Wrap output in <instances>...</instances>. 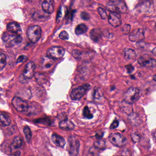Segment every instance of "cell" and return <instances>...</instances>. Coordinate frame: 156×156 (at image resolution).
Masks as SVG:
<instances>
[{
    "label": "cell",
    "mask_w": 156,
    "mask_h": 156,
    "mask_svg": "<svg viewBox=\"0 0 156 156\" xmlns=\"http://www.w3.org/2000/svg\"><path fill=\"white\" fill-rule=\"evenodd\" d=\"M23 144V141L19 136H16L14 139L13 142L12 143V147L14 149L20 148Z\"/></svg>",
    "instance_id": "26"
},
{
    "label": "cell",
    "mask_w": 156,
    "mask_h": 156,
    "mask_svg": "<svg viewBox=\"0 0 156 156\" xmlns=\"http://www.w3.org/2000/svg\"><path fill=\"white\" fill-rule=\"evenodd\" d=\"M153 80H154V81L156 82V74L154 76V77H153Z\"/></svg>",
    "instance_id": "46"
},
{
    "label": "cell",
    "mask_w": 156,
    "mask_h": 156,
    "mask_svg": "<svg viewBox=\"0 0 156 156\" xmlns=\"http://www.w3.org/2000/svg\"><path fill=\"white\" fill-rule=\"evenodd\" d=\"M83 116L84 117L88 119H92L93 117V115L91 113L89 107L87 106H85L83 110Z\"/></svg>",
    "instance_id": "28"
},
{
    "label": "cell",
    "mask_w": 156,
    "mask_h": 156,
    "mask_svg": "<svg viewBox=\"0 0 156 156\" xmlns=\"http://www.w3.org/2000/svg\"><path fill=\"white\" fill-rule=\"evenodd\" d=\"M6 63V56L3 53H0V70H2L5 67Z\"/></svg>",
    "instance_id": "29"
},
{
    "label": "cell",
    "mask_w": 156,
    "mask_h": 156,
    "mask_svg": "<svg viewBox=\"0 0 156 156\" xmlns=\"http://www.w3.org/2000/svg\"><path fill=\"white\" fill-rule=\"evenodd\" d=\"M3 40L7 46L12 47L21 43L23 38L20 35L13 34L8 31L3 34Z\"/></svg>",
    "instance_id": "2"
},
{
    "label": "cell",
    "mask_w": 156,
    "mask_h": 156,
    "mask_svg": "<svg viewBox=\"0 0 156 156\" xmlns=\"http://www.w3.org/2000/svg\"><path fill=\"white\" fill-rule=\"evenodd\" d=\"M51 139L54 143L58 147H64L66 145V142L65 139L56 134L52 135Z\"/></svg>",
    "instance_id": "18"
},
{
    "label": "cell",
    "mask_w": 156,
    "mask_h": 156,
    "mask_svg": "<svg viewBox=\"0 0 156 156\" xmlns=\"http://www.w3.org/2000/svg\"><path fill=\"white\" fill-rule=\"evenodd\" d=\"M59 127L62 130L66 131H71L75 128V125L72 122L68 119L61 121L59 124Z\"/></svg>",
    "instance_id": "17"
},
{
    "label": "cell",
    "mask_w": 156,
    "mask_h": 156,
    "mask_svg": "<svg viewBox=\"0 0 156 156\" xmlns=\"http://www.w3.org/2000/svg\"><path fill=\"white\" fill-rule=\"evenodd\" d=\"M132 104L131 103H128L125 101L122 103V109L128 115L133 113V109Z\"/></svg>",
    "instance_id": "23"
},
{
    "label": "cell",
    "mask_w": 156,
    "mask_h": 156,
    "mask_svg": "<svg viewBox=\"0 0 156 156\" xmlns=\"http://www.w3.org/2000/svg\"><path fill=\"white\" fill-rule=\"evenodd\" d=\"M37 123L39 124H42L45 125H50L51 122H50V120L46 118H43V119H38L36 121Z\"/></svg>",
    "instance_id": "33"
},
{
    "label": "cell",
    "mask_w": 156,
    "mask_h": 156,
    "mask_svg": "<svg viewBox=\"0 0 156 156\" xmlns=\"http://www.w3.org/2000/svg\"><path fill=\"white\" fill-rule=\"evenodd\" d=\"M151 5V3L148 0H144L137 4L135 7L136 13H145L149 10Z\"/></svg>",
    "instance_id": "15"
},
{
    "label": "cell",
    "mask_w": 156,
    "mask_h": 156,
    "mask_svg": "<svg viewBox=\"0 0 156 156\" xmlns=\"http://www.w3.org/2000/svg\"><path fill=\"white\" fill-rule=\"evenodd\" d=\"M129 120L131 123L135 126H138L141 124V119L138 115L133 113L129 115Z\"/></svg>",
    "instance_id": "21"
},
{
    "label": "cell",
    "mask_w": 156,
    "mask_h": 156,
    "mask_svg": "<svg viewBox=\"0 0 156 156\" xmlns=\"http://www.w3.org/2000/svg\"><path fill=\"white\" fill-rule=\"evenodd\" d=\"M124 58L126 61L134 60L136 57V52L131 49H125L124 50Z\"/></svg>",
    "instance_id": "19"
},
{
    "label": "cell",
    "mask_w": 156,
    "mask_h": 156,
    "mask_svg": "<svg viewBox=\"0 0 156 156\" xmlns=\"http://www.w3.org/2000/svg\"><path fill=\"white\" fill-rule=\"evenodd\" d=\"M69 152V154L72 156H76L79 154L80 143L79 140L73 136H70L68 139Z\"/></svg>",
    "instance_id": "8"
},
{
    "label": "cell",
    "mask_w": 156,
    "mask_h": 156,
    "mask_svg": "<svg viewBox=\"0 0 156 156\" xmlns=\"http://www.w3.org/2000/svg\"><path fill=\"white\" fill-rule=\"evenodd\" d=\"M72 55L76 59H80L82 56V53L80 50L78 49H74L72 51Z\"/></svg>",
    "instance_id": "36"
},
{
    "label": "cell",
    "mask_w": 156,
    "mask_h": 156,
    "mask_svg": "<svg viewBox=\"0 0 156 156\" xmlns=\"http://www.w3.org/2000/svg\"><path fill=\"white\" fill-rule=\"evenodd\" d=\"M34 76L36 80L38 83L43 84L46 82L47 78L45 75L43 73H35Z\"/></svg>",
    "instance_id": "25"
},
{
    "label": "cell",
    "mask_w": 156,
    "mask_h": 156,
    "mask_svg": "<svg viewBox=\"0 0 156 156\" xmlns=\"http://www.w3.org/2000/svg\"><path fill=\"white\" fill-rule=\"evenodd\" d=\"M102 36V33L101 29L94 28L90 32V37L94 42H97Z\"/></svg>",
    "instance_id": "20"
},
{
    "label": "cell",
    "mask_w": 156,
    "mask_h": 156,
    "mask_svg": "<svg viewBox=\"0 0 156 156\" xmlns=\"http://www.w3.org/2000/svg\"><path fill=\"white\" fill-rule=\"evenodd\" d=\"M0 123L4 126H8L11 124V120L8 116L1 114H0Z\"/></svg>",
    "instance_id": "27"
},
{
    "label": "cell",
    "mask_w": 156,
    "mask_h": 156,
    "mask_svg": "<svg viewBox=\"0 0 156 156\" xmlns=\"http://www.w3.org/2000/svg\"><path fill=\"white\" fill-rule=\"evenodd\" d=\"M28 39L32 43H35L40 39L42 34L41 27L38 25L30 27L27 30Z\"/></svg>",
    "instance_id": "5"
},
{
    "label": "cell",
    "mask_w": 156,
    "mask_h": 156,
    "mask_svg": "<svg viewBox=\"0 0 156 156\" xmlns=\"http://www.w3.org/2000/svg\"><path fill=\"white\" fill-rule=\"evenodd\" d=\"M109 140L113 145L117 147H122L127 143L126 138L119 133L111 134L109 136Z\"/></svg>",
    "instance_id": "7"
},
{
    "label": "cell",
    "mask_w": 156,
    "mask_h": 156,
    "mask_svg": "<svg viewBox=\"0 0 156 156\" xmlns=\"http://www.w3.org/2000/svg\"><path fill=\"white\" fill-rule=\"evenodd\" d=\"M108 21L110 24L115 27L120 26L122 23L121 16L115 12L110 13L108 16Z\"/></svg>",
    "instance_id": "13"
},
{
    "label": "cell",
    "mask_w": 156,
    "mask_h": 156,
    "mask_svg": "<svg viewBox=\"0 0 156 156\" xmlns=\"http://www.w3.org/2000/svg\"><path fill=\"white\" fill-rule=\"evenodd\" d=\"M80 16L82 19L84 20H88L90 19V15L88 13H86V12H81L80 14Z\"/></svg>",
    "instance_id": "39"
},
{
    "label": "cell",
    "mask_w": 156,
    "mask_h": 156,
    "mask_svg": "<svg viewBox=\"0 0 156 156\" xmlns=\"http://www.w3.org/2000/svg\"><path fill=\"white\" fill-rule=\"evenodd\" d=\"M12 103L13 106L18 111L25 112L28 110V103L19 97H14L12 100Z\"/></svg>",
    "instance_id": "9"
},
{
    "label": "cell",
    "mask_w": 156,
    "mask_h": 156,
    "mask_svg": "<svg viewBox=\"0 0 156 156\" xmlns=\"http://www.w3.org/2000/svg\"><path fill=\"white\" fill-rule=\"evenodd\" d=\"M138 63L144 67L154 68L156 67V60L147 55L142 56L138 60Z\"/></svg>",
    "instance_id": "10"
},
{
    "label": "cell",
    "mask_w": 156,
    "mask_h": 156,
    "mask_svg": "<svg viewBox=\"0 0 156 156\" xmlns=\"http://www.w3.org/2000/svg\"><path fill=\"white\" fill-rule=\"evenodd\" d=\"M48 14L45 13L44 11H37L36 12L34 15L33 17L36 20H39V21H43V20H45L47 19L48 17Z\"/></svg>",
    "instance_id": "22"
},
{
    "label": "cell",
    "mask_w": 156,
    "mask_h": 156,
    "mask_svg": "<svg viewBox=\"0 0 156 156\" xmlns=\"http://www.w3.org/2000/svg\"><path fill=\"white\" fill-rule=\"evenodd\" d=\"M152 53H153V54L156 57V47L154 48L153 49V50H152Z\"/></svg>",
    "instance_id": "44"
},
{
    "label": "cell",
    "mask_w": 156,
    "mask_h": 156,
    "mask_svg": "<svg viewBox=\"0 0 156 156\" xmlns=\"http://www.w3.org/2000/svg\"><path fill=\"white\" fill-rule=\"evenodd\" d=\"M27 57L25 56H21L18 57L17 59V63H20V62H23L24 60H26Z\"/></svg>",
    "instance_id": "42"
},
{
    "label": "cell",
    "mask_w": 156,
    "mask_h": 156,
    "mask_svg": "<svg viewBox=\"0 0 156 156\" xmlns=\"http://www.w3.org/2000/svg\"><path fill=\"white\" fill-rule=\"evenodd\" d=\"M23 132L26 137L27 140L29 142L32 138V132L30 128L28 126H26L24 128Z\"/></svg>",
    "instance_id": "30"
},
{
    "label": "cell",
    "mask_w": 156,
    "mask_h": 156,
    "mask_svg": "<svg viewBox=\"0 0 156 156\" xmlns=\"http://www.w3.org/2000/svg\"><path fill=\"white\" fill-rule=\"evenodd\" d=\"M59 37L62 40H67L69 38V35L66 31H63L59 34Z\"/></svg>",
    "instance_id": "38"
},
{
    "label": "cell",
    "mask_w": 156,
    "mask_h": 156,
    "mask_svg": "<svg viewBox=\"0 0 156 156\" xmlns=\"http://www.w3.org/2000/svg\"><path fill=\"white\" fill-rule=\"evenodd\" d=\"M119 121L117 120H114V122H113L112 123L111 125V126H110V129H112V130L115 129V128H117L119 126Z\"/></svg>",
    "instance_id": "40"
},
{
    "label": "cell",
    "mask_w": 156,
    "mask_h": 156,
    "mask_svg": "<svg viewBox=\"0 0 156 156\" xmlns=\"http://www.w3.org/2000/svg\"><path fill=\"white\" fill-rule=\"evenodd\" d=\"M126 68L127 73H129V74H131L134 71V68L131 65H127V66H126Z\"/></svg>",
    "instance_id": "41"
},
{
    "label": "cell",
    "mask_w": 156,
    "mask_h": 156,
    "mask_svg": "<svg viewBox=\"0 0 156 156\" xmlns=\"http://www.w3.org/2000/svg\"><path fill=\"white\" fill-rule=\"evenodd\" d=\"M94 146L95 148L97 149H104L105 147V141L103 140H100V141H97L94 143Z\"/></svg>",
    "instance_id": "31"
},
{
    "label": "cell",
    "mask_w": 156,
    "mask_h": 156,
    "mask_svg": "<svg viewBox=\"0 0 156 156\" xmlns=\"http://www.w3.org/2000/svg\"><path fill=\"white\" fill-rule=\"evenodd\" d=\"M154 136H155V137L156 138V132H155V133Z\"/></svg>",
    "instance_id": "47"
},
{
    "label": "cell",
    "mask_w": 156,
    "mask_h": 156,
    "mask_svg": "<svg viewBox=\"0 0 156 156\" xmlns=\"http://www.w3.org/2000/svg\"><path fill=\"white\" fill-rule=\"evenodd\" d=\"M106 8L110 12L118 13H125L127 10L126 4L122 0L110 1L107 4Z\"/></svg>",
    "instance_id": "1"
},
{
    "label": "cell",
    "mask_w": 156,
    "mask_h": 156,
    "mask_svg": "<svg viewBox=\"0 0 156 156\" xmlns=\"http://www.w3.org/2000/svg\"><path fill=\"white\" fill-rule=\"evenodd\" d=\"M40 3L43 11L48 14L53 13L54 11L53 0H41Z\"/></svg>",
    "instance_id": "14"
},
{
    "label": "cell",
    "mask_w": 156,
    "mask_h": 156,
    "mask_svg": "<svg viewBox=\"0 0 156 156\" xmlns=\"http://www.w3.org/2000/svg\"><path fill=\"white\" fill-rule=\"evenodd\" d=\"M131 137L132 140L135 143H139L141 141V137L138 134L135 133H133L131 134Z\"/></svg>",
    "instance_id": "35"
},
{
    "label": "cell",
    "mask_w": 156,
    "mask_h": 156,
    "mask_svg": "<svg viewBox=\"0 0 156 156\" xmlns=\"http://www.w3.org/2000/svg\"><path fill=\"white\" fill-rule=\"evenodd\" d=\"M111 1H118V0H111Z\"/></svg>",
    "instance_id": "48"
},
{
    "label": "cell",
    "mask_w": 156,
    "mask_h": 156,
    "mask_svg": "<svg viewBox=\"0 0 156 156\" xmlns=\"http://www.w3.org/2000/svg\"><path fill=\"white\" fill-rule=\"evenodd\" d=\"M136 47L137 48L140 49H146V48H147L148 45L146 44L144 42L141 41L140 42H137L136 44Z\"/></svg>",
    "instance_id": "37"
},
{
    "label": "cell",
    "mask_w": 156,
    "mask_h": 156,
    "mask_svg": "<svg viewBox=\"0 0 156 156\" xmlns=\"http://www.w3.org/2000/svg\"><path fill=\"white\" fill-rule=\"evenodd\" d=\"M129 38L132 42H138L143 41L145 38L144 30L141 29L134 30L130 34Z\"/></svg>",
    "instance_id": "12"
},
{
    "label": "cell",
    "mask_w": 156,
    "mask_h": 156,
    "mask_svg": "<svg viewBox=\"0 0 156 156\" xmlns=\"http://www.w3.org/2000/svg\"><path fill=\"white\" fill-rule=\"evenodd\" d=\"M90 84H85L75 88L70 93L71 99L73 100H79L84 96L88 90L90 89Z\"/></svg>",
    "instance_id": "3"
},
{
    "label": "cell",
    "mask_w": 156,
    "mask_h": 156,
    "mask_svg": "<svg viewBox=\"0 0 156 156\" xmlns=\"http://www.w3.org/2000/svg\"><path fill=\"white\" fill-rule=\"evenodd\" d=\"M7 30L10 33L20 35H22V28L17 23H10L8 24L7 25Z\"/></svg>",
    "instance_id": "16"
},
{
    "label": "cell",
    "mask_w": 156,
    "mask_h": 156,
    "mask_svg": "<svg viewBox=\"0 0 156 156\" xmlns=\"http://www.w3.org/2000/svg\"><path fill=\"white\" fill-rule=\"evenodd\" d=\"M88 30V27L84 24L78 25L75 29V33L77 35H80L86 33Z\"/></svg>",
    "instance_id": "24"
},
{
    "label": "cell",
    "mask_w": 156,
    "mask_h": 156,
    "mask_svg": "<svg viewBox=\"0 0 156 156\" xmlns=\"http://www.w3.org/2000/svg\"><path fill=\"white\" fill-rule=\"evenodd\" d=\"M140 92L139 89L135 87L130 88L125 94V101L128 103H133L136 102L140 98Z\"/></svg>",
    "instance_id": "4"
},
{
    "label": "cell",
    "mask_w": 156,
    "mask_h": 156,
    "mask_svg": "<svg viewBox=\"0 0 156 156\" xmlns=\"http://www.w3.org/2000/svg\"><path fill=\"white\" fill-rule=\"evenodd\" d=\"M130 30H131V26L127 24H125L122 28V32L124 34H128L130 33Z\"/></svg>",
    "instance_id": "34"
},
{
    "label": "cell",
    "mask_w": 156,
    "mask_h": 156,
    "mask_svg": "<svg viewBox=\"0 0 156 156\" xmlns=\"http://www.w3.org/2000/svg\"><path fill=\"white\" fill-rule=\"evenodd\" d=\"M35 69L36 65L34 62L33 61L29 62L26 66L21 78L25 79V80L32 78L34 75Z\"/></svg>",
    "instance_id": "11"
},
{
    "label": "cell",
    "mask_w": 156,
    "mask_h": 156,
    "mask_svg": "<svg viewBox=\"0 0 156 156\" xmlns=\"http://www.w3.org/2000/svg\"><path fill=\"white\" fill-rule=\"evenodd\" d=\"M65 52V49L62 47L53 46L48 50L47 55L51 59H58L64 56Z\"/></svg>",
    "instance_id": "6"
},
{
    "label": "cell",
    "mask_w": 156,
    "mask_h": 156,
    "mask_svg": "<svg viewBox=\"0 0 156 156\" xmlns=\"http://www.w3.org/2000/svg\"><path fill=\"white\" fill-rule=\"evenodd\" d=\"M104 135V132H99L95 135V137L98 139H100L102 138Z\"/></svg>",
    "instance_id": "43"
},
{
    "label": "cell",
    "mask_w": 156,
    "mask_h": 156,
    "mask_svg": "<svg viewBox=\"0 0 156 156\" xmlns=\"http://www.w3.org/2000/svg\"><path fill=\"white\" fill-rule=\"evenodd\" d=\"M98 12L102 19H106L108 17L106 11L103 8H101V7H99L98 9Z\"/></svg>",
    "instance_id": "32"
},
{
    "label": "cell",
    "mask_w": 156,
    "mask_h": 156,
    "mask_svg": "<svg viewBox=\"0 0 156 156\" xmlns=\"http://www.w3.org/2000/svg\"><path fill=\"white\" fill-rule=\"evenodd\" d=\"M28 1H30V2H37V1H41V0H28Z\"/></svg>",
    "instance_id": "45"
}]
</instances>
